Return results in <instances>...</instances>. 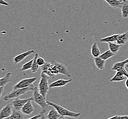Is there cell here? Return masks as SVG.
Segmentation results:
<instances>
[{"label": "cell", "instance_id": "cell-24", "mask_svg": "<svg viewBox=\"0 0 128 119\" xmlns=\"http://www.w3.org/2000/svg\"><path fill=\"white\" fill-rule=\"evenodd\" d=\"M115 55V54L114 53L112 52L111 50L109 49V50H106V51H105V52L102 54L100 55V58L103 59V60L106 61V60H108L109 59L112 58Z\"/></svg>", "mask_w": 128, "mask_h": 119}, {"label": "cell", "instance_id": "cell-16", "mask_svg": "<svg viewBox=\"0 0 128 119\" xmlns=\"http://www.w3.org/2000/svg\"><path fill=\"white\" fill-rule=\"evenodd\" d=\"M108 44L109 49L115 54H116L119 51L120 48L122 46V44L117 43L116 42H109Z\"/></svg>", "mask_w": 128, "mask_h": 119}, {"label": "cell", "instance_id": "cell-30", "mask_svg": "<svg viewBox=\"0 0 128 119\" xmlns=\"http://www.w3.org/2000/svg\"><path fill=\"white\" fill-rule=\"evenodd\" d=\"M116 71H118L120 73L124 75L125 76L126 78H128V73L127 72V71L125 69V67L121 68L120 69H119Z\"/></svg>", "mask_w": 128, "mask_h": 119}, {"label": "cell", "instance_id": "cell-3", "mask_svg": "<svg viewBox=\"0 0 128 119\" xmlns=\"http://www.w3.org/2000/svg\"><path fill=\"white\" fill-rule=\"evenodd\" d=\"M34 88V87L33 86H32L30 87L23 88H18L17 89L13 90L12 92L8 93L3 97V100L5 101H8L10 99L18 98L21 95L24 94L25 93L28 92L29 91H33Z\"/></svg>", "mask_w": 128, "mask_h": 119}, {"label": "cell", "instance_id": "cell-28", "mask_svg": "<svg viewBox=\"0 0 128 119\" xmlns=\"http://www.w3.org/2000/svg\"><path fill=\"white\" fill-rule=\"evenodd\" d=\"M108 119H128V115H124V116L116 115L112 117H109Z\"/></svg>", "mask_w": 128, "mask_h": 119}, {"label": "cell", "instance_id": "cell-22", "mask_svg": "<svg viewBox=\"0 0 128 119\" xmlns=\"http://www.w3.org/2000/svg\"><path fill=\"white\" fill-rule=\"evenodd\" d=\"M24 118L23 113L21 110H13L12 115L8 119H22Z\"/></svg>", "mask_w": 128, "mask_h": 119}, {"label": "cell", "instance_id": "cell-26", "mask_svg": "<svg viewBox=\"0 0 128 119\" xmlns=\"http://www.w3.org/2000/svg\"><path fill=\"white\" fill-rule=\"evenodd\" d=\"M34 61V58H33L31 60H30V61L26 63L25 64H24L22 66V67H21L20 71L24 72V71H26L28 70H30V69L32 68V63Z\"/></svg>", "mask_w": 128, "mask_h": 119}, {"label": "cell", "instance_id": "cell-1", "mask_svg": "<svg viewBox=\"0 0 128 119\" xmlns=\"http://www.w3.org/2000/svg\"><path fill=\"white\" fill-rule=\"evenodd\" d=\"M47 102L48 105L52 106V107L56 110L61 116L78 118L81 116V114L80 113H75L68 110L56 103H54L50 101H47Z\"/></svg>", "mask_w": 128, "mask_h": 119}, {"label": "cell", "instance_id": "cell-34", "mask_svg": "<svg viewBox=\"0 0 128 119\" xmlns=\"http://www.w3.org/2000/svg\"><path fill=\"white\" fill-rule=\"evenodd\" d=\"M124 61L125 62V63L126 64H128V58H127V59H126L125 60H124Z\"/></svg>", "mask_w": 128, "mask_h": 119}, {"label": "cell", "instance_id": "cell-11", "mask_svg": "<svg viewBox=\"0 0 128 119\" xmlns=\"http://www.w3.org/2000/svg\"><path fill=\"white\" fill-rule=\"evenodd\" d=\"M72 81V79H70L69 80H64V79H60L57 80L56 81H53L50 84L49 87L50 88L62 87Z\"/></svg>", "mask_w": 128, "mask_h": 119}, {"label": "cell", "instance_id": "cell-20", "mask_svg": "<svg viewBox=\"0 0 128 119\" xmlns=\"http://www.w3.org/2000/svg\"><path fill=\"white\" fill-rule=\"evenodd\" d=\"M11 73H6L5 75L3 77V78H2L0 79V86H5L6 84L9 82L11 81Z\"/></svg>", "mask_w": 128, "mask_h": 119}, {"label": "cell", "instance_id": "cell-32", "mask_svg": "<svg viewBox=\"0 0 128 119\" xmlns=\"http://www.w3.org/2000/svg\"><path fill=\"white\" fill-rule=\"evenodd\" d=\"M4 87L5 86H2V87H0V97H2V93H3L4 90Z\"/></svg>", "mask_w": 128, "mask_h": 119}, {"label": "cell", "instance_id": "cell-27", "mask_svg": "<svg viewBox=\"0 0 128 119\" xmlns=\"http://www.w3.org/2000/svg\"><path fill=\"white\" fill-rule=\"evenodd\" d=\"M51 66V63L50 62H46L44 64V65H42V66H41V70L43 72L44 71L46 70H48L50 67Z\"/></svg>", "mask_w": 128, "mask_h": 119}, {"label": "cell", "instance_id": "cell-33", "mask_svg": "<svg viewBox=\"0 0 128 119\" xmlns=\"http://www.w3.org/2000/svg\"><path fill=\"white\" fill-rule=\"evenodd\" d=\"M125 84L126 87L127 88V89H128V78H127V79L126 81H125Z\"/></svg>", "mask_w": 128, "mask_h": 119}, {"label": "cell", "instance_id": "cell-7", "mask_svg": "<svg viewBox=\"0 0 128 119\" xmlns=\"http://www.w3.org/2000/svg\"><path fill=\"white\" fill-rule=\"evenodd\" d=\"M13 111L11 102H9L0 111V119H8Z\"/></svg>", "mask_w": 128, "mask_h": 119}, {"label": "cell", "instance_id": "cell-6", "mask_svg": "<svg viewBox=\"0 0 128 119\" xmlns=\"http://www.w3.org/2000/svg\"><path fill=\"white\" fill-rule=\"evenodd\" d=\"M29 100L33 101V98L30 97L28 99H20L18 97L14 99L11 102L13 110H21L24 105Z\"/></svg>", "mask_w": 128, "mask_h": 119}, {"label": "cell", "instance_id": "cell-23", "mask_svg": "<svg viewBox=\"0 0 128 119\" xmlns=\"http://www.w3.org/2000/svg\"><path fill=\"white\" fill-rule=\"evenodd\" d=\"M126 63H125L124 61H119L116 62L114 63V65L111 68V70L114 71H117L118 69H120L121 68L125 67Z\"/></svg>", "mask_w": 128, "mask_h": 119}, {"label": "cell", "instance_id": "cell-18", "mask_svg": "<svg viewBox=\"0 0 128 119\" xmlns=\"http://www.w3.org/2000/svg\"><path fill=\"white\" fill-rule=\"evenodd\" d=\"M128 41V31L122 34H120L116 42L118 44L124 45L126 44Z\"/></svg>", "mask_w": 128, "mask_h": 119}, {"label": "cell", "instance_id": "cell-12", "mask_svg": "<svg viewBox=\"0 0 128 119\" xmlns=\"http://www.w3.org/2000/svg\"><path fill=\"white\" fill-rule=\"evenodd\" d=\"M94 64L97 68L100 70H104L105 69L106 61L100 58V56L97 57H94Z\"/></svg>", "mask_w": 128, "mask_h": 119}, {"label": "cell", "instance_id": "cell-21", "mask_svg": "<svg viewBox=\"0 0 128 119\" xmlns=\"http://www.w3.org/2000/svg\"><path fill=\"white\" fill-rule=\"evenodd\" d=\"M126 77L124 75L120 72L116 71V74L114 76L110 81H115V82L122 81L125 79Z\"/></svg>", "mask_w": 128, "mask_h": 119}, {"label": "cell", "instance_id": "cell-31", "mask_svg": "<svg viewBox=\"0 0 128 119\" xmlns=\"http://www.w3.org/2000/svg\"><path fill=\"white\" fill-rule=\"evenodd\" d=\"M0 5H3L4 6H9V4L8 2H6V1L4 0H0Z\"/></svg>", "mask_w": 128, "mask_h": 119}, {"label": "cell", "instance_id": "cell-15", "mask_svg": "<svg viewBox=\"0 0 128 119\" xmlns=\"http://www.w3.org/2000/svg\"><path fill=\"white\" fill-rule=\"evenodd\" d=\"M120 35V34H114L105 38H102L99 40V41L102 43H108L109 42H116Z\"/></svg>", "mask_w": 128, "mask_h": 119}, {"label": "cell", "instance_id": "cell-17", "mask_svg": "<svg viewBox=\"0 0 128 119\" xmlns=\"http://www.w3.org/2000/svg\"><path fill=\"white\" fill-rule=\"evenodd\" d=\"M114 9L120 8L122 4V0H104Z\"/></svg>", "mask_w": 128, "mask_h": 119}, {"label": "cell", "instance_id": "cell-5", "mask_svg": "<svg viewBox=\"0 0 128 119\" xmlns=\"http://www.w3.org/2000/svg\"><path fill=\"white\" fill-rule=\"evenodd\" d=\"M36 79L37 78L36 77L23 79L15 84L13 87V90L33 86V83L36 80Z\"/></svg>", "mask_w": 128, "mask_h": 119}, {"label": "cell", "instance_id": "cell-29", "mask_svg": "<svg viewBox=\"0 0 128 119\" xmlns=\"http://www.w3.org/2000/svg\"><path fill=\"white\" fill-rule=\"evenodd\" d=\"M36 61H37V63L39 65V66H40V67L44 65V64H45L46 62L43 58L40 57H38V58H37Z\"/></svg>", "mask_w": 128, "mask_h": 119}, {"label": "cell", "instance_id": "cell-9", "mask_svg": "<svg viewBox=\"0 0 128 119\" xmlns=\"http://www.w3.org/2000/svg\"><path fill=\"white\" fill-rule=\"evenodd\" d=\"M34 52V51L33 50H29L21 54L17 55L13 59L14 61V64L16 65L18 63H19L21 61H23L26 58L28 55H30Z\"/></svg>", "mask_w": 128, "mask_h": 119}, {"label": "cell", "instance_id": "cell-25", "mask_svg": "<svg viewBox=\"0 0 128 119\" xmlns=\"http://www.w3.org/2000/svg\"><path fill=\"white\" fill-rule=\"evenodd\" d=\"M38 53H36L34 55V61L32 63V68L30 69V71L33 73H36L38 72L39 67V65H38V63H37V58H38Z\"/></svg>", "mask_w": 128, "mask_h": 119}, {"label": "cell", "instance_id": "cell-4", "mask_svg": "<svg viewBox=\"0 0 128 119\" xmlns=\"http://www.w3.org/2000/svg\"><path fill=\"white\" fill-rule=\"evenodd\" d=\"M33 101L35 103L39 105L40 107L42 109V110L46 111L49 105L48 104L47 101H46V98L39 93L38 91V88L35 87L33 90Z\"/></svg>", "mask_w": 128, "mask_h": 119}, {"label": "cell", "instance_id": "cell-19", "mask_svg": "<svg viewBox=\"0 0 128 119\" xmlns=\"http://www.w3.org/2000/svg\"><path fill=\"white\" fill-rule=\"evenodd\" d=\"M91 55L93 57H99L102 54L98 45V44L96 42L92 44L91 46Z\"/></svg>", "mask_w": 128, "mask_h": 119}, {"label": "cell", "instance_id": "cell-13", "mask_svg": "<svg viewBox=\"0 0 128 119\" xmlns=\"http://www.w3.org/2000/svg\"><path fill=\"white\" fill-rule=\"evenodd\" d=\"M122 12V17L125 19L128 18V0H122V4L120 8Z\"/></svg>", "mask_w": 128, "mask_h": 119}, {"label": "cell", "instance_id": "cell-8", "mask_svg": "<svg viewBox=\"0 0 128 119\" xmlns=\"http://www.w3.org/2000/svg\"><path fill=\"white\" fill-rule=\"evenodd\" d=\"M51 62L56 67L58 74H63L68 78H70L71 77L69 71L67 69V67L64 64H61L56 61H52Z\"/></svg>", "mask_w": 128, "mask_h": 119}, {"label": "cell", "instance_id": "cell-2", "mask_svg": "<svg viewBox=\"0 0 128 119\" xmlns=\"http://www.w3.org/2000/svg\"><path fill=\"white\" fill-rule=\"evenodd\" d=\"M50 79H51L50 76L42 72L41 79L38 84V88L39 93L45 98H46L47 93L50 88L48 82V80Z\"/></svg>", "mask_w": 128, "mask_h": 119}, {"label": "cell", "instance_id": "cell-10", "mask_svg": "<svg viewBox=\"0 0 128 119\" xmlns=\"http://www.w3.org/2000/svg\"><path fill=\"white\" fill-rule=\"evenodd\" d=\"M32 101V100H29L26 102V104L24 105L23 107L21 109V111L24 115L29 116L34 112V109L33 107Z\"/></svg>", "mask_w": 128, "mask_h": 119}, {"label": "cell", "instance_id": "cell-14", "mask_svg": "<svg viewBox=\"0 0 128 119\" xmlns=\"http://www.w3.org/2000/svg\"><path fill=\"white\" fill-rule=\"evenodd\" d=\"M46 118L48 119H64V117L61 116L57 110L54 108V109L50 110Z\"/></svg>", "mask_w": 128, "mask_h": 119}]
</instances>
